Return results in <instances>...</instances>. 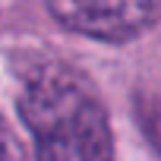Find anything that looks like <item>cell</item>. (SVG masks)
I'll return each mask as SVG.
<instances>
[{
    "label": "cell",
    "mask_w": 161,
    "mask_h": 161,
    "mask_svg": "<svg viewBox=\"0 0 161 161\" xmlns=\"http://www.w3.org/2000/svg\"><path fill=\"white\" fill-rule=\"evenodd\" d=\"M19 117L35 139L38 161H114L108 111L89 79L66 63H44L29 73Z\"/></svg>",
    "instance_id": "cell-1"
},
{
    "label": "cell",
    "mask_w": 161,
    "mask_h": 161,
    "mask_svg": "<svg viewBox=\"0 0 161 161\" xmlns=\"http://www.w3.org/2000/svg\"><path fill=\"white\" fill-rule=\"evenodd\" d=\"M66 32L95 41H133L161 19V0H44Z\"/></svg>",
    "instance_id": "cell-2"
},
{
    "label": "cell",
    "mask_w": 161,
    "mask_h": 161,
    "mask_svg": "<svg viewBox=\"0 0 161 161\" xmlns=\"http://www.w3.org/2000/svg\"><path fill=\"white\" fill-rule=\"evenodd\" d=\"M0 161H22V152H19V145L3 120H0Z\"/></svg>",
    "instance_id": "cell-3"
}]
</instances>
